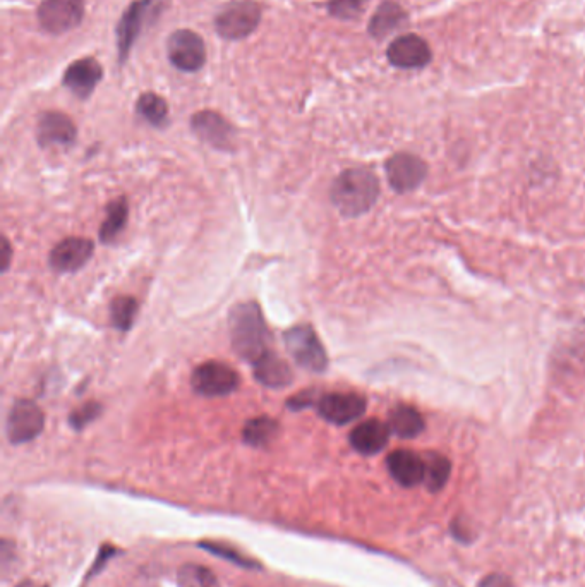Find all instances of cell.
<instances>
[{
	"label": "cell",
	"instance_id": "1",
	"mask_svg": "<svg viewBox=\"0 0 585 587\" xmlns=\"http://www.w3.org/2000/svg\"><path fill=\"white\" fill-rule=\"evenodd\" d=\"M229 330L232 347L242 359L254 363L265 352L270 351V332L258 304H237L230 311Z\"/></svg>",
	"mask_w": 585,
	"mask_h": 587
},
{
	"label": "cell",
	"instance_id": "2",
	"mask_svg": "<svg viewBox=\"0 0 585 587\" xmlns=\"http://www.w3.org/2000/svg\"><path fill=\"white\" fill-rule=\"evenodd\" d=\"M380 194V184L373 172L364 169L344 170L333 181L330 198L345 217H359L369 212Z\"/></svg>",
	"mask_w": 585,
	"mask_h": 587
},
{
	"label": "cell",
	"instance_id": "3",
	"mask_svg": "<svg viewBox=\"0 0 585 587\" xmlns=\"http://www.w3.org/2000/svg\"><path fill=\"white\" fill-rule=\"evenodd\" d=\"M261 6L254 0H232L218 11L215 28L225 40H244L258 30Z\"/></svg>",
	"mask_w": 585,
	"mask_h": 587
},
{
	"label": "cell",
	"instance_id": "4",
	"mask_svg": "<svg viewBox=\"0 0 585 587\" xmlns=\"http://www.w3.org/2000/svg\"><path fill=\"white\" fill-rule=\"evenodd\" d=\"M284 342L292 359L299 366L313 373H323L328 366V356L320 337L309 325H296L284 333Z\"/></svg>",
	"mask_w": 585,
	"mask_h": 587
},
{
	"label": "cell",
	"instance_id": "5",
	"mask_svg": "<svg viewBox=\"0 0 585 587\" xmlns=\"http://www.w3.org/2000/svg\"><path fill=\"white\" fill-rule=\"evenodd\" d=\"M85 0H43L38 7V23L52 35H62L81 25Z\"/></svg>",
	"mask_w": 585,
	"mask_h": 587
},
{
	"label": "cell",
	"instance_id": "6",
	"mask_svg": "<svg viewBox=\"0 0 585 587\" xmlns=\"http://www.w3.org/2000/svg\"><path fill=\"white\" fill-rule=\"evenodd\" d=\"M169 59L182 73H196L205 66L206 49L203 38L191 30H177L167 42Z\"/></svg>",
	"mask_w": 585,
	"mask_h": 587
},
{
	"label": "cell",
	"instance_id": "7",
	"mask_svg": "<svg viewBox=\"0 0 585 587\" xmlns=\"http://www.w3.org/2000/svg\"><path fill=\"white\" fill-rule=\"evenodd\" d=\"M194 392L203 397H225L236 392L239 375L230 366L217 361L203 363L193 373Z\"/></svg>",
	"mask_w": 585,
	"mask_h": 587
},
{
	"label": "cell",
	"instance_id": "8",
	"mask_svg": "<svg viewBox=\"0 0 585 587\" xmlns=\"http://www.w3.org/2000/svg\"><path fill=\"white\" fill-rule=\"evenodd\" d=\"M43 412L31 400H18L7 416V438L13 445L35 440L43 431Z\"/></svg>",
	"mask_w": 585,
	"mask_h": 587
},
{
	"label": "cell",
	"instance_id": "9",
	"mask_svg": "<svg viewBox=\"0 0 585 587\" xmlns=\"http://www.w3.org/2000/svg\"><path fill=\"white\" fill-rule=\"evenodd\" d=\"M386 176L395 191L409 193L421 186L428 176V167L416 155L399 153L386 162Z\"/></svg>",
	"mask_w": 585,
	"mask_h": 587
},
{
	"label": "cell",
	"instance_id": "10",
	"mask_svg": "<svg viewBox=\"0 0 585 587\" xmlns=\"http://www.w3.org/2000/svg\"><path fill=\"white\" fill-rule=\"evenodd\" d=\"M157 0H134L122 14L121 21L117 25V49H119V62L124 64L131 54L134 43L138 40L139 33L143 30L146 16L153 9Z\"/></svg>",
	"mask_w": 585,
	"mask_h": 587
},
{
	"label": "cell",
	"instance_id": "11",
	"mask_svg": "<svg viewBox=\"0 0 585 587\" xmlns=\"http://www.w3.org/2000/svg\"><path fill=\"white\" fill-rule=\"evenodd\" d=\"M316 407L325 421L344 426L366 412V399L359 394H326L318 399Z\"/></svg>",
	"mask_w": 585,
	"mask_h": 587
},
{
	"label": "cell",
	"instance_id": "12",
	"mask_svg": "<svg viewBox=\"0 0 585 587\" xmlns=\"http://www.w3.org/2000/svg\"><path fill=\"white\" fill-rule=\"evenodd\" d=\"M95 244L85 237H69L57 244L49 256L50 267L55 272H78L91 260Z\"/></svg>",
	"mask_w": 585,
	"mask_h": 587
},
{
	"label": "cell",
	"instance_id": "13",
	"mask_svg": "<svg viewBox=\"0 0 585 587\" xmlns=\"http://www.w3.org/2000/svg\"><path fill=\"white\" fill-rule=\"evenodd\" d=\"M386 57L392 66L399 69H421L428 66L433 55L423 38L417 35H402L390 43Z\"/></svg>",
	"mask_w": 585,
	"mask_h": 587
},
{
	"label": "cell",
	"instance_id": "14",
	"mask_svg": "<svg viewBox=\"0 0 585 587\" xmlns=\"http://www.w3.org/2000/svg\"><path fill=\"white\" fill-rule=\"evenodd\" d=\"M191 128L200 140L217 150H232L234 145V128L222 115L213 110L198 112L191 119Z\"/></svg>",
	"mask_w": 585,
	"mask_h": 587
},
{
	"label": "cell",
	"instance_id": "15",
	"mask_svg": "<svg viewBox=\"0 0 585 587\" xmlns=\"http://www.w3.org/2000/svg\"><path fill=\"white\" fill-rule=\"evenodd\" d=\"M102 78L103 69L100 62L93 57H85L67 67L66 73L62 76V85L76 97L86 100L95 91Z\"/></svg>",
	"mask_w": 585,
	"mask_h": 587
},
{
	"label": "cell",
	"instance_id": "16",
	"mask_svg": "<svg viewBox=\"0 0 585 587\" xmlns=\"http://www.w3.org/2000/svg\"><path fill=\"white\" fill-rule=\"evenodd\" d=\"M78 136V129L71 117L61 112H45L40 115L37 126L38 143L42 146L73 145Z\"/></svg>",
	"mask_w": 585,
	"mask_h": 587
},
{
	"label": "cell",
	"instance_id": "17",
	"mask_svg": "<svg viewBox=\"0 0 585 587\" xmlns=\"http://www.w3.org/2000/svg\"><path fill=\"white\" fill-rule=\"evenodd\" d=\"M386 466L392 478L405 488L417 486L426 478V462L411 450H397L388 455Z\"/></svg>",
	"mask_w": 585,
	"mask_h": 587
},
{
	"label": "cell",
	"instance_id": "18",
	"mask_svg": "<svg viewBox=\"0 0 585 587\" xmlns=\"http://www.w3.org/2000/svg\"><path fill=\"white\" fill-rule=\"evenodd\" d=\"M390 428L378 419H369L356 426L350 433V445L362 455H374L381 452L390 438Z\"/></svg>",
	"mask_w": 585,
	"mask_h": 587
},
{
	"label": "cell",
	"instance_id": "19",
	"mask_svg": "<svg viewBox=\"0 0 585 587\" xmlns=\"http://www.w3.org/2000/svg\"><path fill=\"white\" fill-rule=\"evenodd\" d=\"M253 368L256 380L268 388L280 390L289 387L294 380L289 364L272 351L265 352L261 358L256 359Z\"/></svg>",
	"mask_w": 585,
	"mask_h": 587
},
{
	"label": "cell",
	"instance_id": "20",
	"mask_svg": "<svg viewBox=\"0 0 585 587\" xmlns=\"http://www.w3.org/2000/svg\"><path fill=\"white\" fill-rule=\"evenodd\" d=\"M405 19H407V14L404 9L397 2L386 0L376 9V13L369 21V33L378 40L388 37L390 33L399 30L400 26L404 25Z\"/></svg>",
	"mask_w": 585,
	"mask_h": 587
},
{
	"label": "cell",
	"instance_id": "21",
	"mask_svg": "<svg viewBox=\"0 0 585 587\" xmlns=\"http://www.w3.org/2000/svg\"><path fill=\"white\" fill-rule=\"evenodd\" d=\"M388 428L400 438H414L424 430V419L414 407L399 406L390 414Z\"/></svg>",
	"mask_w": 585,
	"mask_h": 587
},
{
	"label": "cell",
	"instance_id": "22",
	"mask_svg": "<svg viewBox=\"0 0 585 587\" xmlns=\"http://www.w3.org/2000/svg\"><path fill=\"white\" fill-rule=\"evenodd\" d=\"M127 217H129V205H127L126 198L112 201L107 206V217L100 227V241L105 244L114 243L117 236L126 227Z\"/></svg>",
	"mask_w": 585,
	"mask_h": 587
},
{
	"label": "cell",
	"instance_id": "23",
	"mask_svg": "<svg viewBox=\"0 0 585 587\" xmlns=\"http://www.w3.org/2000/svg\"><path fill=\"white\" fill-rule=\"evenodd\" d=\"M136 110L155 128H163L169 121V105L157 93H143L136 103Z\"/></svg>",
	"mask_w": 585,
	"mask_h": 587
},
{
	"label": "cell",
	"instance_id": "24",
	"mask_svg": "<svg viewBox=\"0 0 585 587\" xmlns=\"http://www.w3.org/2000/svg\"><path fill=\"white\" fill-rule=\"evenodd\" d=\"M277 431L278 423L275 419L261 416V418H254L246 423L244 431H242V438L251 447H265L272 442Z\"/></svg>",
	"mask_w": 585,
	"mask_h": 587
},
{
	"label": "cell",
	"instance_id": "25",
	"mask_svg": "<svg viewBox=\"0 0 585 587\" xmlns=\"http://www.w3.org/2000/svg\"><path fill=\"white\" fill-rule=\"evenodd\" d=\"M179 587H220L212 570L187 563L179 570Z\"/></svg>",
	"mask_w": 585,
	"mask_h": 587
},
{
	"label": "cell",
	"instance_id": "26",
	"mask_svg": "<svg viewBox=\"0 0 585 587\" xmlns=\"http://www.w3.org/2000/svg\"><path fill=\"white\" fill-rule=\"evenodd\" d=\"M138 311L136 299L129 296H121L114 299L110 313H112V325L121 332H127L133 327L134 316Z\"/></svg>",
	"mask_w": 585,
	"mask_h": 587
},
{
	"label": "cell",
	"instance_id": "27",
	"mask_svg": "<svg viewBox=\"0 0 585 587\" xmlns=\"http://www.w3.org/2000/svg\"><path fill=\"white\" fill-rule=\"evenodd\" d=\"M450 476V462L441 455H431L426 462V486L429 491H440L447 485Z\"/></svg>",
	"mask_w": 585,
	"mask_h": 587
},
{
	"label": "cell",
	"instance_id": "28",
	"mask_svg": "<svg viewBox=\"0 0 585 587\" xmlns=\"http://www.w3.org/2000/svg\"><path fill=\"white\" fill-rule=\"evenodd\" d=\"M364 7H366V0H330L328 13L342 21H354L361 18Z\"/></svg>",
	"mask_w": 585,
	"mask_h": 587
},
{
	"label": "cell",
	"instance_id": "29",
	"mask_svg": "<svg viewBox=\"0 0 585 587\" xmlns=\"http://www.w3.org/2000/svg\"><path fill=\"white\" fill-rule=\"evenodd\" d=\"M100 414H102V406L98 402H86L85 406L78 407L69 416V423L74 430H83L88 424L93 423Z\"/></svg>",
	"mask_w": 585,
	"mask_h": 587
},
{
	"label": "cell",
	"instance_id": "30",
	"mask_svg": "<svg viewBox=\"0 0 585 587\" xmlns=\"http://www.w3.org/2000/svg\"><path fill=\"white\" fill-rule=\"evenodd\" d=\"M316 404H318V400H316L313 390H304L301 394H296L287 400V407H290L292 411H302V409L316 406Z\"/></svg>",
	"mask_w": 585,
	"mask_h": 587
},
{
	"label": "cell",
	"instance_id": "31",
	"mask_svg": "<svg viewBox=\"0 0 585 587\" xmlns=\"http://www.w3.org/2000/svg\"><path fill=\"white\" fill-rule=\"evenodd\" d=\"M479 587H512V582L508 581L505 575L493 574L484 577Z\"/></svg>",
	"mask_w": 585,
	"mask_h": 587
},
{
	"label": "cell",
	"instance_id": "32",
	"mask_svg": "<svg viewBox=\"0 0 585 587\" xmlns=\"http://www.w3.org/2000/svg\"><path fill=\"white\" fill-rule=\"evenodd\" d=\"M2 251H4V255H2V268L7 270L9 265H11V244H9L6 237H4V241H2Z\"/></svg>",
	"mask_w": 585,
	"mask_h": 587
}]
</instances>
